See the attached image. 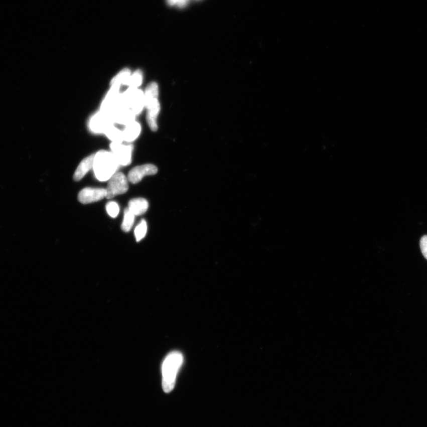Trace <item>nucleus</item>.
Returning a JSON list of instances; mask_svg holds the SVG:
<instances>
[{"mask_svg": "<svg viewBox=\"0 0 427 427\" xmlns=\"http://www.w3.org/2000/svg\"><path fill=\"white\" fill-rule=\"evenodd\" d=\"M120 165L112 152L100 151L95 154L93 171L97 180L108 181L118 171Z\"/></svg>", "mask_w": 427, "mask_h": 427, "instance_id": "nucleus-1", "label": "nucleus"}, {"mask_svg": "<svg viewBox=\"0 0 427 427\" xmlns=\"http://www.w3.org/2000/svg\"><path fill=\"white\" fill-rule=\"evenodd\" d=\"M142 83V71L140 70H137L131 75L128 82H127L126 86L131 88H136V89H138V87L141 85Z\"/></svg>", "mask_w": 427, "mask_h": 427, "instance_id": "nucleus-18", "label": "nucleus"}, {"mask_svg": "<svg viewBox=\"0 0 427 427\" xmlns=\"http://www.w3.org/2000/svg\"><path fill=\"white\" fill-rule=\"evenodd\" d=\"M112 154L120 166H126L131 163L133 146L123 145L122 143H112L110 145Z\"/></svg>", "mask_w": 427, "mask_h": 427, "instance_id": "nucleus-7", "label": "nucleus"}, {"mask_svg": "<svg viewBox=\"0 0 427 427\" xmlns=\"http://www.w3.org/2000/svg\"><path fill=\"white\" fill-rule=\"evenodd\" d=\"M148 231V225L145 220H142L136 227L134 233L136 242H139L144 239Z\"/></svg>", "mask_w": 427, "mask_h": 427, "instance_id": "nucleus-19", "label": "nucleus"}, {"mask_svg": "<svg viewBox=\"0 0 427 427\" xmlns=\"http://www.w3.org/2000/svg\"><path fill=\"white\" fill-rule=\"evenodd\" d=\"M128 179L122 172H117L109 179L106 190L107 199L126 193L128 191Z\"/></svg>", "mask_w": 427, "mask_h": 427, "instance_id": "nucleus-5", "label": "nucleus"}, {"mask_svg": "<svg viewBox=\"0 0 427 427\" xmlns=\"http://www.w3.org/2000/svg\"><path fill=\"white\" fill-rule=\"evenodd\" d=\"M105 134L112 143H122L123 141V132L112 125L107 129Z\"/></svg>", "mask_w": 427, "mask_h": 427, "instance_id": "nucleus-17", "label": "nucleus"}, {"mask_svg": "<svg viewBox=\"0 0 427 427\" xmlns=\"http://www.w3.org/2000/svg\"><path fill=\"white\" fill-rule=\"evenodd\" d=\"M135 215L133 214L128 208H125L124 216L121 225V229L125 232H129L132 229L133 223H134Z\"/></svg>", "mask_w": 427, "mask_h": 427, "instance_id": "nucleus-16", "label": "nucleus"}, {"mask_svg": "<svg viewBox=\"0 0 427 427\" xmlns=\"http://www.w3.org/2000/svg\"><path fill=\"white\" fill-rule=\"evenodd\" d=\"M114 123L109 114L100 111L91 118L89 126L90 131L95 133H105Z\"/></svg>", "mask_w": 427, "mask_h": 427, "instance_id": "nucleus-6", "label": "nucleus"}, {"mask_svg": "<svg viewBox=\"0 0 427 427\" xmlns=\"http://www.w3.org/2000/svg\"><path fill=\"white\" fill-rule=\"evenodd\" d=\"M95 154H93L84 159L75 172L73 179L75 181H79L82 179L91 169H93L94 159Z\"/></svg>", "mask_w": 427, "mask_h": 427, "instance_id": "nucleus-12", "label": "nucleus"}, {"mask_svg": "<svg viewBox=\"0 0 427 427\" xmlns=\"http://www.w3.org/2000/svg\"><path fill=\"white\" fill-rule=\"evenodd\" d=\"M119 104L131 109L135 115H139L145 107V93L136 88L129 89L120 94Z\"/></svg>", "mask_w": 427, "mask_h": 427, "instance_id": "nucleus-4", "label": "nucleus"}, {"mask_svg": "<svg viewBox=\"0 0 427 427\" xmlns=\"http://www.w3.org/2000/svg\"><path fill=\"white\" fill-rule=\"evenodd\" d=\"M120 86L118 84H113L111 86L101 105V111L110 114L118 105Z\"/></svg>", "mask_w": 427, "mask_h": 427, "instance_id": "nucleus-10", "label": "nucleus"}, {"mask_svg": "<svg viewBox=\"0 0 427 427\" xmlns=\"http://www.w3.org/2000/svg\"><path fill=\"white\" fill-rule=\"evenodd\" d=\"M420 248L423 256L427 259V235L423 236L420 239Z\"/></svg>", "mask_w": 427, "mask_h": 427, "instance_id": "nucleus-22", "label": "nucleus"}, {"mask_svg": "<svg viewBox=\"0 0 427 427\" xmlns=\"http://www.w3.org/2000/svg\"><path fill=\"white\" fill-rule=\"evenodd\" d=\"M128 208L135 216H141L148 211L149 203L144 198H134L129 201Z\"/></svg>", "mask_w": 427, "mask_h": 427, "instance_id": "nucleus-14", "label": "nucleus"}, {"mask_svg": "<svg viewBox=\"0 0 427 427\" xmlns=\"http://www.w3.org/2000/svg\"><path fill=\"white\" fill-rule=\"evenodd\" d=\"M158 169L152 164H146L136 166L129 171L128 175V181L133 184L139 183L146 176L157 174Z\"/></svg>", "mask_w": 427, "mask_h": 427, "instance_id": "nucleus-9", "label": "nucleus"}, {"mask_svg": "<svg viewBox=\"0 0 427 427\" xmlns=\"http://www.w3.org/2000/svg\"><path fill=\"white\" fill-rule=\"evenodd\" d=\"M183 355L178 351H174L165 358L162 365L163 388L166 393L174 389L176 377L183 363Z\"/></svg>", "mask_w": 427, "mask_h": 427, "instance_id": "nucleus-2", "label": "nucleus"}, {"mask_svg": "<svg viewBox=\"0 0 427 427\" xmlns=\"http://www.w3.org/2000/svg\"><path fill=\"white\" fill-rule=\"evenodd\" d=\"M158 96V84L156 82L150 83L145 93V107L148 109L147 121L153 131H157L158 128L157 118L161 110Z\"/></svg>", "mask_w": 427, "mask_h": 427, "instance_id": "nucleus-3", "label": "nucleus"}, {"mask_svg": "<svg viewBox=\"0 0 427 427\" xmlns=\"http://www.w3.org/2000/svg\"><path fill=\"white\" fill-rule=\"evenodd\" d=\"M109 115L114 123L125 126L134 121L136 116L131 109L120 106L119 104Z\"/></svg>", "mask_w": 427, "mask_h": 427, "instance_id": "nucleus-11", "label": "nucleus"}, {"mask_svg": "<svg viewBox=\"0 0 427 427\" xmlns=\"http://www.w3.org/2000/svg\"><path fill=\"white\" fill-rule=\"evenodd\" d=\"M131 75V70L128 68H124L113 78L110 81V86L113 85V84H118L119 86L123 84V85L126 86L127 82H128Z\"/></svg>", "mask_w": 427, "mask_h": 427, "instance_id": "nucleus-15", "label": "nucleus"}, {"mask_svg": "<svg viewBox=\"0 0 427 427\" xmlns=\"http://www.w3.org/2000/svg\"><path fill=\"white\" fill-rule=\"evenodd\" d=\"M141 127L135 120L126 125L123 132V141L131 143L137 138L141 133Z\"/></svg>", "mask_w": 427, "mask_h": 427, "instance_id": "nucleus-13", "label": "nucleus"}, {"mask_svg": "<svg viewBox=\"0 0 427 427\" xmlns=\"http://www.w3.org/2000/svg\"><path fill=\"white\" fill-rule=\"evenodd\" d=\"M190 0H167L169 6H177L179 8H184L188 5Z\"/></svg>", "mask_w": 427, "mask_h": 427, "instance_id": "nucleus-21", "label": "nucleus"}, {"mask_svg": "<svg viewBox=\"0 0 427 427\" xmlns=\"http://www.w3.org/2000/svg\"><path fill=\"white\" fill-rule=\"evenodd\" d=\"M106 197V189L86 188L79 192L78 195V200L81 203L87 204L102 200Z\"/></svg>", "mask_w": 427, "mask_h": 427, "instance_id": "nucleus-8", "label": "nucleus"}, {"mask_svg": "<svg viewBox=\"0 0 427 427\" xmlns=\"http://www.w3.org/2000/svg\"><path fill=\"white\" fill-rule=\"evenodd\" d=\"M106 209L107 214L112 218H115L118 216L119 213V207L116 202H109L106 205Z\"/></svg>", "mask_w": 427, "mask_h": 427, "instance_id": "nucleus-20", "label": "nucleus"}]
</instances>
